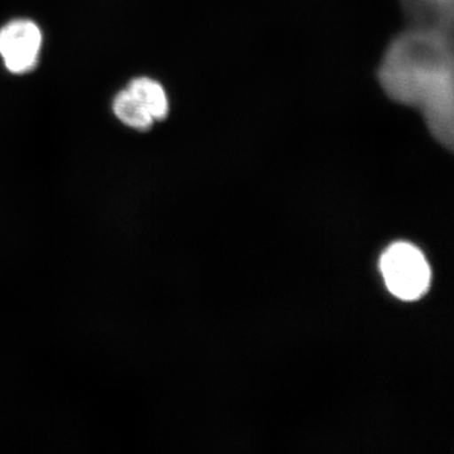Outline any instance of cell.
<instances>
[{
	"label": "cell",
	"instance_id": "2",
	"mask_svg": "<svg viewBox=\"0 0 454 454\" xmlns=\"http://www.w3.org/2000/svg\"><path fill=\"white\" fill-rule=\"evenodd\" d=\"M381 273L395 297L414 301L422 297L430 283V269L417 247L408 243L391 245L381 258Z\"/></svg>",
	"mask_w": 454,
	"mask_h": 454
},
{
	"label": "cell",
	"instance_id": "6",
	"mask_svg": "<svg viewBox=\"0 0 454 454\" xmlns=\"http://www.w3.org/2000/svg\"><path fill=\"white\" fill-rule=\"evenodd\" d=\"M113 110L119 121L133 129L148 130L153 125L154 119L128 89L114 98Z\"/></svg>",
	"mask_w": 454,
	"mask_h": 454
},
{
	"label": "cell",
	"instance_id": "1",
	"mask_svg": "<svg viewBox=\"0 0 454 454\" xmlns=\"http://www.w3.org/2000/svg\"><path fill=\"white\" fill-rule=\"evenodd\" d=\"M378 79L385 94L422 113L433 138L453 146V35L406 26L384 53Z\"/></svg>",
	"mask_w": 454,
	"mask_h": 454
},
{
	"label": "cell",
	"instance_id": "4",
	"mask_svg": "<svg viewBox=\"0 0 454 454\" xmlns=\"http://www.w3.org/2000/svg\"><path fill=\"white\" fill-rule=\"evenodd\" d=\"M406 26L453 33L454 0H400Z\"/></svg>",
	"mask_w": 454,
	"mask_h": 454
},
{
	"label": "cell",
	"instance_id": "5",
	"mask_svg": "<svg viewBox=\"0 0 454 454\" xmlns=\"http://www.w3.org/2000/svg\"><path fill=\"white\" fill-rule=\"evenodd\" d=\"M128 90L142 104L154 121L167 118L169 112L168 98L160 82L148 77H138L129 83Z\"/></svg>",
	"mask_w": 454,
	"mask_h": 454
},
{
	"label": "cell",
	"instance_id": "3",
	"mask_svg": "<svg viewBox=\"0 0 454 454\" xmlns=\"http://www.w3.org/2000/svg\"><path fill=\"white\" fill-rule=\"evenodd\" d=\"M42 32L28 20H12L0 29V56L12 74L32 71L40 61Z\"/></svg>",
	"mask_w": 454,
	"mask_h": 454
}]
</instances>
